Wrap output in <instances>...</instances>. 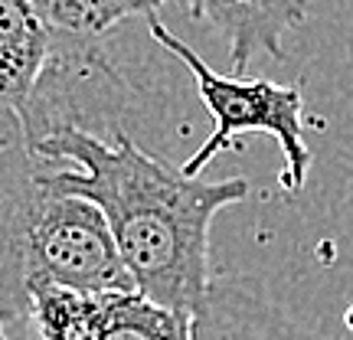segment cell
I'll use <instances>...</instances> for the list:
<instances>
[{
	"mask_svg": "<svg viewBox=\"0 0 353 340\" xmlns=\"http://www.w3.org/2000/svg\"><path fill=\"white\" fill-rule=\"evenodd\" d=\"M0 144H3V131H0Z\"/></svg>",
	"mask_w": 353,
	"mask_h": 340,
	"instance_id": "10",
	"label": "cell"
},
{
	"mask_svg": "<svg viewBox=\"0 0 353 340\" xmlns=\"http://www.w3.org/2000/svg\"><path fill=\"white\" fill-rule=\"evenodd\" d=\"M148 26H151V37L187 66L206 112L213 114V131H210L206 144L196 148L180 170L190 177H200L216 154L232 144V138L268 134V138H275V144L281 148V157H285V174H281L285 187L301 190L307 183V174H311V161H314V154L304 141L301 92L291 86H278L272 79H245L242 72L223 76L203 63L193 46L174 37L154 13H148Z\"/></svg>",
	"mask_w": 353,
	"mask_h": 340,
	"instance_id": "3",
	"label": "cell"
},
{
	"mask_svg": "<svg viewBox=\"0 0 353 340\" xmlns=\"http://www.w3.org/2000/svg\"><path fill=\"white\" fill-rule=\"evenodd\" d=\"M95 340H193L190 311L151 301L138 288L101 291Z\"/></svg>",
	"mask_w": 353,
	"mask_h": 340,
	"instance_id": "7",
	"label": "cell"
},
{
	"mask_svg": "<svg viewBox=\"0 0 353 340\" xmlns=\"http://www.w3.org/2000/svg\"><path fill=\"white\" fill-rule=\"evenodd\" d=\"M52 23L37 0H0V131H20L50 63Z\"/></svg>",
	"mask_w": 353,
	"mask_h": 340,
	"instance_id": "4",
	"label": "cell"
},
{
	"mask_svg": "<svg viewBox=\"0 0 353 340\" xmlns=\"http://www.w3.org/2000/svg\"><path fill=\"white\" fill-rule=\"evenodd\" d=\"M37 151L76 164V170L50 167L52 187L99 206L134 288L157 304L193 311L213 278L210 226L249 197V180H200L138 148L125 131L101 141L82 125L52 128Z\"/></svg>",
	"mask_w": 353,
	"mask_h": 340,
	"instance_id": "1",
	"label": "cell"
},
{
	"mask_svg": "<svg viewBox=\"0 0 353 340\" xmlns=\"http://www.w3.org/2000/svg\"><path fill=\"white\" fill-rule=\"evenodd\" d=\"M190 7L226 37L236 72H245L259 52L281 59L285 37L307 17L304 0H190Z\"/></svg>",
	"mask_w": 353,
	"mask_h": 340,
	"instance_id": "6",
	"label": "cell"
},
{
	"mask_svg": "<svg viewBox=\"0 0 353 340\" xmlns=\"http://www.w3.org/2000/svg\"><path fill=\"white\" fill-rule=\"evenodd\" d=\"M193 340H311L245 278H210L190 311Z\"/></svg>",
	"mask_w": 353,
	"mask_h": 340,
	"instance_id": "5",
	"label": "cell"
},
{
	"mask_svg": "<svg viewBox=\"0 0 353 340\" xmlns=\"http://www.w3.org/2000/svg\"><path fill=\"white\" fill-rule=\"evenodd\" d=\"M0 340H7V334H3V324H0Z\"/></svg>",
	"mask_w": 353,
	"mask_h": 340,
	"instance_id": "9",
	"label": "cell"
},
{
	"mask_svg": "<svg viewBox=\"0 0 353 340\" xmlns=\"http://www.w3.org/2000/svg\"><path fill=\"white\" fill-rule=\"evenodd\" d=\"M101 291H79L59 281L30 288V317L43 340H95Z\"/></svg>",
	"mask_w": 353,
	"mask_h": 340,
	"instance_id": "8",
	"label": "cell"
},
{
	"mask_svg": "<svg viewBox=\"0 0 353 340\" xmlns=\"http://www.w3.org/2000/svg\"><path fill=\"white\" fill-rule=\"evenodd\" d=\"M50 164L20 131L0 144V324L30 317V288L59 281L79 291L134 288L101 210L52 187Z\"/></svg>",
	"mask_w": 353,
	"mask_h": 340,
	"instance_id": "2",
	"label": "cell"
}]
</instances>
